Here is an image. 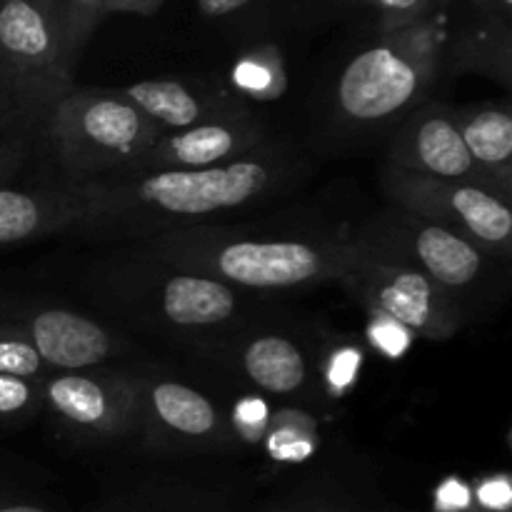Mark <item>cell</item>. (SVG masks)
Masks as SVG:
<instances>
[{
  "label": "cell",
  "instance_id": "6da1fadb",
  "mask_svg": "<svg viewBox=\"0 0 512 512\" xmlns=\"http://www.w3.org/2000/svg\"><path fill=\"white\" fill-rule=\"evenodd\" d=\"M275 160L245 158L200 170L110 173L68 185L78 200V225L88 230H158L210 220L263 198L280 180Z\"/></svg>",
  "mask_w": 512,
  "mask_h": 512
},
{
  "label": "cell",
  "instance_id": "7a4b0ae2",
  "mask_svg": "<svg viewBox=\"0 0 512 512\" xmlns=\"http://www.w3.org/2000/svg\"><path fill=\"white\" fill-rule=\"evenodd\" d=\"M163 263L245 290L343 283L370 255L363 238H248L208 228H173L158 243Z\"/></svg>",
  "mask_w": 512,
  "mask_h": 512
},
{
  "label": "cell",
  "instance_id": "3957f363",
  "mask_svg": "<svg viewBox=\"0 0 512 512\" xmlns=\"http://www.w3.org/2000/svg\"><path fill=\"white\" fill-rule=\"evenodd\" d=\"M43 128L68 185L120 173L165 133L120 90L100 88H70Z\"/></svg>",
  "mask_w": 512,
  "mask_h": 512
},
{
  "label": "cell",
  "instance_id": "277c9868",
  "mask_svg": "<svg viewBox=\"0 0 512 512\" xmlns=\"http://www.w3.org/2000/svg\"><path fill=\"white\" fill-rule=\"evenodd\" d=\"M70 88L58 0H0V120L43 128Z\"/></svg>",
  "mask_w": 512,
  "mask_h": 512
},
{
  "label": "cell",
  "instance_id": "5b68a950",
  "mask_svg": "<svg viewBox=\"0 0 512 512\" xmlns=\"http://www.w3.org/2000/svg\"><path fill=\"white\" fill-rule=\"evenodd\" d=\"M438 55L423 25L395 30L393 40L363 50L335 83V110L350 125H380L410 113L433 83Z\"/></svg>",
  "mask_w": 512,
  "mask_h": 512
},
{
  "label": "cell",
  "instance_id": "8992f818",
  "mask_svg": "<svg viewBox=\"0 0 512 512\" xmlns=\"http://www.w3.org/2000/svg\"><path fill=\"white\" fill-rule=\"evenodd\" d=\"M383 185L390 200L405 213L465 235L490 255L508 258L512 210L505 195L460 180H435L388 165Z\"/></svg>",
  "mask_w": 512,
  "mask_h": 512
},
{
  "label": "cell",
  "instance_id": "52a82bcc",
  "mask_svg": "<svg viewBox=\"0 0 512 512\" xmlns=\"http://www.w3.org/2000/svg\"><path fill=\"white\" fill-rule=\"evenodd\" d=\"M343 285L365 308L420 338L448 340L458 333L465 320L463 303L448 290L440 288L413 265L400 263L373 248L365 263L345 278Z\"/></svg>",
  "mask_w": 512,
  "mask_h": 512
},
{
  "label": "cell",
  "instance_id": "ba28073f",
  "mask_svg": "<svg viewBox=\"0 0 512 512\" xmlns=\"http://www.w3.org/2000/svg\"><path fill=\"white\" fill-rule=\"evenodd\" d=\"M363 238L378 253L413 265L458 300L463 293L478 288L488 258H493L465 235L405 210L385 215Z\"/></svg>",
  "mask_w": 512,
  "mask_h": 512
},
{
  "label": "cell",
  "instance_id": "9c48e42d",
  "mask_svg": "<svg viewBox=\"0 0 512 512\" xmlns=\"http://www.w3.org/2000/svg\"><path fill=\"white\" fill-rule=\"evenodd\" d=\"M43 405L78 438L118 440L138 428V378L100 370L48 373Z\"/></svg>",
  "mask_w": 512,
  "mask_h": 512
},
{
  "label": "cell",
  "instance_id": "30bf717a",
  "mask_svg": "<svg viewBox=\"0 0 512 512\" xmlns=\"http://www.w3.org/2000/svg\"><path fill=\"white\" fill-rule=\"evenodd\" d=\"M150 450L198 453L230 443V430L213 400L178 380L138 378V428Z\"/></svg>",
  "mask_w": 512,
  "mask_h": 512
},
{
  "label": "cell",
  "instance_id": "8fae6325",
  "mask_svg": "<svg viewBox=\"0 0 512 512\" xmlns=\"http://www.w3.org/2000/svg\"><path fill=\"white\" fill-rule=\"evenodd\" d=\"M388 165L423 178L483 185L503 195L498 183L475 163L465 148L455 113L440 105L410 110L390 145Z\"/></svg>",
  "mask_w": 512,
  "mask_h": 512
},
{
  "label": "cell",
  "instance_id": "7c38bea8",
  "mask_svg": "<svg viewBox=\"0 0 512 512\" xmlns=\"http://www.w3.org/2000/svg\"><path fill=\"white\" fill-rule=\"evenodd\" d=\"M263 140V128L248 113L205 120L190 128L163 133L135 163H130L120 173L213 168V165L253 155V150H258Z\"/></svg>",
  "mask_w": 512,
  "mask_h": 512
},
{
  "label": "cell",
  "instance_id": "4fadbf2b",
  "mask_svg": "<svg viewBox=\"0 0 512 512\" xmlns=\"http://www.w3.org/2000/svg\"><path fill=\"white\" fill-rule=\"evenodd\" d=\"M20 333L55 373L93 370L115 353V335L95 320L63 308L35 310Z\"/></svg>",
  "mask_w": 512,
  "mask_h": 512
},
{
  "label": "cell",
  "instance_id": "5bb4252c",
  "mask_svg": "<svg viewBox=\"0 0 512 512\" xmlns=\"http://www.w3.org/2000/svg\"><path fill=\"white\" fill-rule=\"evenodd\" d=\"M153 300L158 318L180 330L218 328L235 320L240 308V295L233 285L175 268L163 275L150 303Z\"/></svg>",
  "mask_w": 512,
  "mask_h": 512
},
{
  "label": "cell",
  "instance_id": "9a60e30c",
  "mask_svg": "<svg viewBox=\"0 0 512 512\" xmlns=\"http://www.w3.org/2000/svg\"><path fill=\"white\" fill-rule=\"evenodd\" d=\"M78 215V200L70 188L25 190L0 185V248L78 225Z\"/></svg>",
  "mask_w": 512,
  "mask_h": 512
},
{
  "label": "cell",
  "instance_id": "2e32d148",
  "mask_svg": "<svg viewBox=\"0 0 512 512\" xmlns=\"http://www.w3.org/2000/svg\"><path fill=\"white\" fill-rule=\"evenodd\" d=\"M120 93L140 113L148 115L155 125H160L165 133L190 128V125L205 123V120L233 118V115L245 113L233 100L218 98V95H203L180 83V80H140V83L123 88Z\"/></svg>",
  "mask_w": 512,
  "mask_h": 512
},
{
  "label": "cell",
  "instance_id": "e0dca14e",
  "mask_svg": "<svg viewBox=\"0 0 512 512\" xmlns=\"http://www.w3.org/2000/svg\"><path fill=\"white\" fill-rule=\"evenodd\" d=\"M243 373L270 395H295L308 385L310 370L303 350L285 335H258L240 353Z\"/></svg>",
  "mask_w": 512,
  "mask_h": 512
},
{
  "label": "cell",
  "instance_id": "ac0fdd59",
  "mask_svg": "<svg viewBox=\"0 0 512 512\" xmlns=\"http://www.w3.org/2000/svg\"><path fill=\"white\" fill-rule=\"evenodd\" d=\"M460 138L475 163L498 183L503 195L512 193V115L505 108H475L455 113Z\"/></svg>",
  "mask_w": 512,
  "mask_h": 512
},
{
  "label": "cell",
  "instance_id": "d6986e66",
  "mask_svg": "<svg viewBox=\"0 0 512 512\" xmlns=\"http://www.w3.org/2000/svg\"><path fill=\"white\" fill-rule=\"evenodd\" d=\"M100 512H233V508L225 495L173 488L125 495V498L105 505Z\"/></svg>",
  "mask_w": 512,
  "mask_h": 512
},
{
  "label": "cell",
  "instance_id": "ffe728a7",
  "mask_svg": "<svg viewBox=\"0 0 512 512\" xmlns=\"http://www.w3.org/2000/svg\"><path fill=\"white\" fill-rule=\"evenodd\" d=\"M58 10L63 20L65 55L70 68L75 70L85 43L108 13V0H58Z\"/></svg>",
  "mask_w": 512,
  "mask_h": 512
},
{
  "label": "cell",
  "instance_id": "44dd1931",
  "mask_svg": "<svg viewBox=\"0 0 512 512\" xmlns=\"http://www.w3.org/2000/svg\"><path fill=\"white\" fill-rule=\"evenodd\" d=\"M43 408V380L0 375V423H23Z\"/></svg>",
  "mask_w": 512,
  "mask_h": 512
},
{
  "label": "cell",
  "instance_id": "7402d4cb",
  "mask_svg": "<svg viewBox=\"0 0 512 512\" xmlns=\"http://www.w3.org/2000/svg\"><path fill=\"white\" fill-rule=\"evenodd\" d=\"M0 375L43 380L48 368L20 330L0 328Z\"/></svg>",
  "mask_w": 512,
  "mask_h": 512
},
{
  "label": "cell",
  "instance_id": "603a6c76",
  "mask_svg": "<svg viewBox=\"0 0 512 512\" xmlns=\"http://www.w3.org/2000/svg\"><path fill=\"white\" fill-rule=\"evenodd\" d=\"M253 512H378L368 505L358 503L350 495L338 490H313V493H300L293 498L278 500L273 505L253 510Z\"/></svg>",
  "mask_w": 512,
  "mask_h": 512
},
{
  "label": "cell",
  "instance_id": "cb8c5ba5",
  "mask_svg": "<svg viewBox=\"0 0 512 512\" xmlns=\"http://www.w3.org/2000/svg\"><path fill=\"white\" fill-rule=\"evenodd\" d=\"M370 3L383 15L385 28L395 33V30H403L423 20L430 0H370Z\"/></svg>",
  "mask_w": 512,
  "mask_h": 512
},
{
  "label": "cell",
  "instance_id": "d4e9b609",
  "mask_svg": "<svg viewBox=\"0 0 512 512\" xmlns=\"http://www.w3.org/2000/svg\"><path fill=\"white\" fill-rule=\"evenodd\" d=\"M0 512H60L50 500L33 490L8 485L0 480Z\"/></svg>",
  "mask_w": 512,
  "mask_h": 512
},
{
  "label": "cell",
  "instance_id": "484cf974",
  "mask_svg": "<svg viewBox=\"0 0 512 512\" xmlns=\"http://www.w3.org/2000/svg\"><path fill=\"white\" fill-rule=\"evenodd\" d=\"M165 0H108V13L153 15Z\"/></svg>",
  "mask_w": 512,
  "mask_h": 512
},
{
  "label": "cell",
  "instance_id": "4316f807",
  "mask_svg": "<svg viewBox=\"0 0 512 512\" xmlns=\"http://www.w3.org/2000/svg\"><path fill=\"white\" fill-rule=\"evenodd\" d=\"M248 3H253V0H198V8L205 18H223V15L245 8Z\"/></svg>",
  "mask_w": 512,
  "mask_h": 512
},
{
  "label": "cell",
  "instance_id": "83f0119b",
  "mask_svg": "<svg viewBox=\"0 0 512 512\" xmlns=\"http://www.w3.org/2000/svg\"><path fill=\"white\" fill-rule=\"evenodd\" d=\"M20 163V153L13 145H0V185H5L10 180V175L15 173Z\"/></svg>",
  "mask_w": 512,
  "mask_h": 512
},
{
  "label": "cell",
  "instance_id": "f1b7e54d",
  "mask_svg": "<svg viewBox=\"0 0 512 512\" xmlns=\"http://www.w3.org/2000/svg\"><path fill=\"white\" fill-rule=\"evenodd\" d=\"M475 5H478V8L483 10V13L488 15V18L505 20V23H508L512 0H475Z\"/></svg>",
  "mask_w": 512,
  "mask_h": 512
},
{
  "label": "cell",
  "instance_id": "f546056e",
  "mask_svg": "<svg viewBox=\"0 0 512 512\" xmlns=\"http://www.w3.org/2000/svg\"><path fill=\"white\" fill-rule=\"evenodd\" d=\"M0 145H8V143H3V140H0Z\"/></svg>",
  "mask_w": 512,
  "mask_h": 512
}]
</instances>
